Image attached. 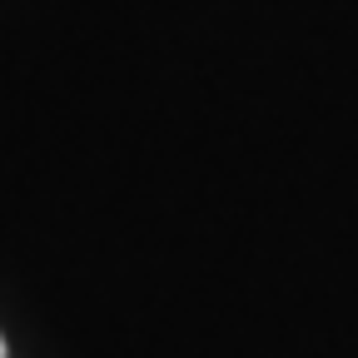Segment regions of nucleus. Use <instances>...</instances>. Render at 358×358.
Here are the masks:
<instances>
[{"label":"nucleus","mask_w":358,"mask_h":358,"mask_svg":"<svg viewBox=\"0 0 358 358\" xmlns=\"http://www.w3.org/2000/svg\"><path fill=\"white\" fill-rule=\"evenodd\" d=\"M0 358H6V338H0Z\"/></svg>","instance_id":"1"}]
</instances>
